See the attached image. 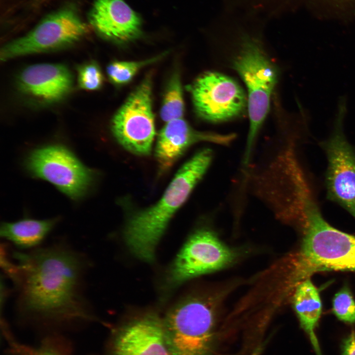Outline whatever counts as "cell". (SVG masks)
Listing matches in <instances>:
<instances>
[{"label":"cell","instance_id":"obj_1","mask_svg":"<svg viewBox=\"0 0 355 355\" xmlns=\"http://www.w3.org/2000/svg\"><path fill=\"white\" fill-rule=\"evenodd\" d=\"M19 275L14 284L16 307L29 320L63 324L95 320L85 294L91 262L83 253L63 242L14 251Z\"/></svg>","mask_w":355,"mask_h":355},{"label":"cell","instance_id":"obj_2","mask_svg":"<svg viewBox=\"0 0 355 355\" xmlns=\"http://www.w3.org/2000/svg\"><path fill=\"white\" fill-rule=\"evenodd\" d=\"M213 158L209 148L197 152L178 170L159 201L131 217L125 238L136 256L146 262L153 260L157 245L170 221L204 177Z\"/></svg>","mask_w":355,"mask_h":355},{"label":"cell","instance_id":"obj_3","mask_svg":"<svg viewBox=\"0 0 355 355\" xmlns=\"http://www.w3.org/2000/svg\"><path fill=\"white\" fill-rule=\"evenodd\" d=\"M299 214L303 239L296 266L297 284L317 272L355 271V237L326 222L311 195Z\"/></svg>","mask_w":355,"mask_h":355},{"label":"cell","instance_id":"obj_4","mask_svg":"<svg viewBox=\"0 0 355 355\" xmlns=\"http://www.w3.org/2000/svg\"><path fill=\"white\" fill-rule=\"evenodd\" d=\"M241 43L232 64L248 92L249 128L243 161L244 164L248 165L257 135L269 109L277 74L258 40L246 37Z\"/></svg>","mask_w":355,"mask_h":355},{"label":"cell","instance_id":"obj_5","mask_svg":"<svg viewBox=\"0 0 355 355\" xmlns=\"http://www.w3.org/2000/svg\"><path fill=\"white\" fill-rule=\"evenodd\" d=\"M163 321L172 355H214L215 316L206 299L184 300L171 309Z\"/></svg>","mask_w":355,"mask_h":355},{"label":"cell","instance_id":"obj_6","mask_svg":"<svg viewBox=\"0 0 355 355\" xmlns=\"http://www.w3.org/2000/svg\"><path fill=\"white\" fill-rule=\"evenodd\" d=\"M25 167L33 177L50 183L73 200L89 191L95 178V171L84 165L68 148L51 144L31 151Z\"/></svg>","mask_w":355,"mask_h":355},{"label":"cell","instance_id":"obj_7","mask_svg":"<svg viewBox=\"0 0 355 355\" xmlns=\"http://www.w3.org/2000/svg\"><path fill=\"white\" fill-rule=\"evenodd\" d=\"M86 32V26L75 8H62L45 17L26 35L4 45L0 50V59L5 61L58 49L74 43Z\"/></svg>","mask_w":355,"mask_h":355},{"label":"cell","instance_id":"obj_8","mask_svg":"<svg viewBox=\"0 0 355 355\" xmlns=\"http://www.w3.org/2000/svg\"><path fill=\"white\" fill-rule=\"evenodd\" d=\"M111 131L118 143L127 151L140 156L150 154L155 135L150 74L115 114Z\"/></svg>","mask_w":355,"mask_h":355},{"label":"cell","instance_id":"obj_9","mask_svg":"<svg viewBox=\"0 0 355 355\" xmlns=\"http://www.w3.org/2000/svg\"><path fill=\"white\" fill-rule=\"evenodd\" d=\"M347 108L346 97H340L333 131L323 146L328 160L326 176L328 197L355 218V151L347 141L343 130Z\"/></svg>","mask_w":355,"mask_h":355},{"label":"cell","instance_id":"obj_10","mask_svg":"<svg viewBox=\"0 0 355 355\" xmlns=\"http://www.w3.org/2000/svg\"><path fill=\"white\" fill-rule=\"evenodd\" d=\"M189 90L197 114L209 122H220L235 118L248 105L246 95L238 82L217 72L202 74Z\"/></svg>","mask_w":355,"mask_h":355},{"label":"cell","instance_id":"obj_11","mask_svg":"<svg viewBox=\"0 0 355 355\" xmlns=\"http://www.w3.org/2000/svg\"><path fill=\"white\" fill-rule=\"evenodd\" d=\"M235 252L211 230L193 234L178 254L170 274L173 284L221 269L232 262Z\"/></svg>","mask_w":355,"mask_h":355},{"label":"cell","instance_id":"obj_12","mask_svg":"<svg viewBox=\"0 0 355 355\" xmlns=\"http://www.w3.org/2000/svg\"><path fill=\"white\" fill-rule=\"evenodd\" d=\"M111 355H172L164 336L163 320L154 314L136 319L114 335Z\"/></svg>","mask_w":355,"mask_h":355},{"label":"cell","instance_id":"obj_13","mask_svg":"<svg viewBox=\"0 0 355 355\" xmlns=\"http://www.w3.org/2000/svg\"><path fill=\"white\" fill-rule=\"evenodd\" d=\"M235 134H221L197 131L182 118L166 122L160 131L155 155L162 171L171 168L191 146L207 142L228 145L235 139Z\"/></svg>","mask_w":355,"mask_h":355},{"label":"cell","instance_id":"obj_14","mask_svg":"<svg viewBox=\"0 0 355 355\" xmlns=\"http://www.w3.org/2000/svg\"><path fill=\"white\" fill-rule=\"evenodd\" d=\"M88 18L99 34L114 41H130L141 34L140 17L124 0H95Z\"/></svg>","mask_w":355,"mask_h":355},{"label":"cell","instance_id":"obj_15","mask_svg":"<svg viewBox=\"0 0 355 355\" xmlns=\"http://www.w3.org/2000/svg\"><path fill=\"white\" fill-rule=\"evenodd\" d=\"M18 83L23 93L48 104L65 97L71 89L72 80L64 65L37 64L26 68L20 73Z\"/></svg>","mask_w":355,"mask_h":355},{"label":"cell","instance_id":"obj_16","mask_svg":"<svg viewBox=\"0 0 355 355\" xmlns=\"http://www.w3.org/2000/svg\"><path fill=\"white\" fill-rule=\"evenodd\" d=\"M293 303L300 325L309 336L317 355H321L315 330L321 313L322 304L319 291L310 278L296 285Z\"/></svg>","mask_w":355,"mask_h":355},{"label":"cell","instance_id":"obj_17","mask_svg":"<svg viewBox=\"0 0 355 355\" xmlns=\"http://www.w3.org/2000/svg\"><path fill=\"white\" fill-rule=\"evenodd\" d=\"M59 221L58 217L46 219L24 218L1 224L0 235L19 249L33 248L47 236Z\"/></svg>","mask_w":355,"mask_h":355},{"label":"cell","instance_id":"obj_18","mask_svg":"<svg viewBox=\"0 0 355 355\" xmlns=\"http://www.w3.org/2000/svg\"><path fill=\"white\" fill-rule=\"evenodd\" d=\"M184 106L181 82L178 74L171 79L165 95L160 116L166 122L181 118Z\"/></svg>","mask_w":355,"mask_h":355},{"label":"cell","instance_id":"obj_19","mask_svg":"<svg viewBox=\"0 0 355 355\" xmlns=\"http://www.w3.org/2000/svg\"><path fill=\"white\" fill-rule=\"evenodd\" d=\"M163 55L142 61H114L107 67L106 71L110 80L115 84L129 82L142 67L160 59Z\"/></svg>","mask_w":355,"mask_h":355},{"label":"cell","instance_id":"obj_20","mask_svg":"<svg viewBox=\"0 0 355 355\" xmlns=\"http://www.w3.org/2000/svg\"><path fill=\"white\" fill-rule=\"evenodd\" d=\"M332 311L339 320L351 324L355 322V300L348 287L344 286L335 294Z\"/></svg>","mask_w":355,"mask_h":355},{"label":"cell","instance_id":"obj_21","mask_svg":"<svg viewBox=\"0 0 355 355\" xmlns=\"http://www.w3.org/2000/svg\"><path fill=\"white\" fill-rule=\"evenodd\" d=\"M4 331L9 343L11 355H65L51 341H47L38 347H31L15 341L10 336L6 328Z\"/></svg>","mask_w":355,"mask_h":355},{"label":"cell","instance_id":"obj_22","mask_svg":"<svg viewBox=\"0 0 355 355\" xmlns=\"http://www.w3.org/2000/svg\"><path fill=\"white\" fill-rule=\"evenodd\" d=\"M104 77L99 66L90 62L79 67L78 69V83L80 88L86 90H96L102 86Z\"/></svg>","mask_w":355,"mask_h":355},{"label":"cell","instance_id":"obj_23","mask_svg":"<svg viewBox=\"0 0 355 355\" xmlns=\"http://www.w3.org/2000/svg\"><path fill=\"white\" fill-rule=\"evenodd\" d=\"M7 248L5 244L0 245V267L5 274L15 284L19 275V268L17 264L12 262L8 256Z\"/></svg>","mask_w":355,"mask_h":355},{"label":"cell","instance_id":"obj_24","mask_svg":"<svg viewBox=\"0 0 355 355\" xmlns=\"http://www.w3.org/2000/svg\"><path fill=\"white\" fill-rule=\"evenodd\" d=\"M342 355H355V332H352L343 341Z\"/></svg>","mask_w":355,"mask_h":355},{"label":"cell","instance_id":"obj_25","mask_svg":"<svg viewBox=\"0 0 355 355\" xmlns=\"http://www.w3.org/2000/svg\"><path fill=\"white\" fill-rule=\"evenodd\" d=\"M267 341H266L264 342H263V343L259 344L258 346H257L255 348V349L253 351V352H252V353L250 355H260L262 353V352L267 344Z\"/></svg>","mask_w":355,"mask_h":355},{"label":"cell","instance_id":"obj_26","mask_svg":"<svg viewBox=\"0 0 355 355\" xmlns=\"http://www.w3.org/2000/svg\"><path fill=\"white\" fill-rule=\"evenodd\" d=\"M44 0H36L38 2L43 1Z\"/></svg>","mask_w":355,"mask_h":355}]
</instances>
